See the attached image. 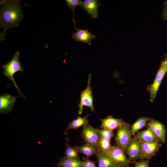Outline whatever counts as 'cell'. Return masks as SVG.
Segmentation results:
<instances>
[{
    "label": "cell",
    "instance_id": "cell-21",
    "mask_svg": "<svg viewBox=\"0 0 167 167\" xmlns=\"http://www.w3.org/2000/svg\"><path fill=\"white\" fill-rule=\"evenodd\" d=\"M66 147L64 157L68 159L80 160L78 154V152L75 148L70 145L68 143H65Z\"/></svg>",
    "mask_w": 167,
    "mask_h": 167
},
{
    "label": "cell",
    "instance_id": "cell-7",
    "mask_svg": "<svg viewBox=\"0 0 167 167\" xmlns=\"http://www.w3.org/2000/svg\"><path fill=\"white\" fill-rule=\"evenodd\" d=\"M107 155L113 161L123 167H130V165L133 163L126 157L125 151L117 146H111Z\"/></svg>",
    "mask_w": 167,
    "mask_h": 167
},
{
    "label": "cell",
    "instance_id": "cell-27",
    "mask_svg": "<svg viewBox=\"0 0 167 167\" xmlns=\"http://www.w3.org/2000/svg\"><path fill=\"white\" fill-rule=\"evenodd\" d=\"M162 16L164 21L167 20V1L164 2L163 11Z\"/></svg>",
    "mask_w": 167,
    "mask_h": 167
},
{
    "label": "cell",
    "instance_id": "cell-9",
    "mask_svg": "<svg viewBox=\"0 0 167 167\" xmlns=\"http://www.w3.org/2000/svg\"><path fill=\"white\" fill-rule=\"evenodd\" d=\"M159 142H141V160L151 159L161 146Z\"/></svg>",
    "mask_w": 167,
    "mask_h": 167
},
{
    "label": "cell",
    "instance_id": "cell-14",
    "mask_svg": "<svg viewBox=\"0 0 167 167\" xmlns=\"http://www.w3.org/2000/svg\"><path fill=\"white\" fill-rule=\"evenodd\" d=\"M100 120L101 121V123L99 128L108 129L113 131L128 124L122 118H115L110 115L108 116L106 118L101 119Z\"/></svg>",
    "mask_w": 167,
    "mask_h": 167
},
{
    "label": "cell",
    "instance_id": "cell-19",
    "mask_svg": "<svg viewBox=\"0 0 167 167\" xmlns=\"http://www.w3.org/2000/svg\"><path fill=\"white\" fill-rule=\"evenodd\" d=\"M150 119L148 117H143L139 118L131 125L130 128L132 135L135 136L140 130L146 125Z\"/></svg>",
    "mask_w": 167,
    "mask_h": 167
},
{
    "label": "cell",
    "instance_id": "cell-22",
    "mask_svg": "<svg viewBox=\"0 0 167 167\" xmlns=\"http://www.w3.org/2000/svg\"><path fill=\"white\" fill-rule=\"evenodd\" d=\"M111 140L101 137L97 145L100 152L107 155L109 152L112 146L110 144Z\"/></svg>",
    "mask_w": 167,
    "mask_h": 167
},
{
    "label": "cell",
    "instance_id": "cell-2",
    "mask_svg": "<svg viewBox=\"0 0 167 167\" xmlns=\"http://www.w3.org/2000/svg\"><path fill=\"white\" fill-rule=\"evenodd\" d=\"M20 53L19 51H17L11 60L7 64L3 65L2 68L4 70V75L12 81L15 87L17 89L19 93V96L26 98L20 92L14 77V74L17 72H24L21 66V62L19 60Z\"/></svg>",
    "mask_w": 167,
    "mask_h": 167
},
{
    "label": "cell",
    "instance_id": "cell-25",
    "mask_svg": "<svg viewBox=\"0 0 167 167\" xmlns=\"http://www.w3.org/2000/svg\"><path fill=\"white\" fill-rule=\"evenodd\" d=\"M83 167H96L95 163L93 161L89 160L88 158H86L84 157H82Z\"/></svg>",
    "mask_w": 167,
    "mask_h": 167
},
{
    "label": "cell",
    "instance_id": "cell-11",
    "mask_svg": "<svg viewBox=\"0 0 167 167\" xmlns=\"http://www.w3.org/2000/svg\"><path fill=\"white\" fill-rule=\"evenodd\" d=\"M77 31L72 33V38L76 41L86 43L91 45L92 40L96 38L95 35L92 34L87 29H82L74 27Z\"/></svg>",
    "mask_w": 167,
    "mask_h": 167
},
{
    "label": "cell",
    "instance_id": "cell-18",
    "mask_svg": "<svg viewBox=\"0 0 167 167\" xmlns=\"http://www.w3.org/2000/svg\"><path fill=\"white\" fill-rule=\"evenodd\" d=\"M56 167H83V161L80 160L61 158L57 163Z\"/></svg>",
    "mask_w": 167,
    "mask_h": 167
},
{
    "label": "cell",
    "instance_id": "cell-24",
    "mask_svg": "<svg viewBox=\"0 0 167 167\" xmlns=\"http://www.w3.org/2000/svg\"><path fill=\"white\" fill-rule=\"evenodd\" d=\"M99 131L101 137L110 140L114 136L113 130L106 129H102L101 130L99 129Z\"/></svg>",
    "mask_w": 167,
    "mask_h": 167
},
{
    "label": "cell",
    "instance_id": "cell-6",
    "mask_svg": "<svg viewBox=\"0 0 167 167\" xmlns=\"http://www.w3.org/2000/svg\"><path fill=\"white\" fill-rule=\"evenodd\" d=\"M81 136L85 143L97 146L101 137L99 129L89 124L83 126Z\"/></svg>",
    "mask_w": 167,
    "mask_h": 167
},
{
    "label": "cell",
    "instance_id": "cell-3",
    "mask_svg": "<svg viewBox=\"0 0 167 167\" xmlns=\"http://www.w3.org/2000/svg\"><path fill=\"white\" fill-rule=\"evenodd\" d=\"M167 72V54L165 59L161 63L153 83L148 85L147 88V90L149 92L150 101L151 102H152L156 98L157 92L162 79Z\"/></svg>",
    "mask_w": 167,
    "mask_h": 167
},
{
    "label": "cell",
    "instance_id": "cell-16",
    "mask_svg": "<svg viewBox=\"0 0 167 167\" xmlns=\"http://www.w3.org/2000/svg\"><path fill=\"white\" fill-rule=\"evenodd\" d=\"M78 152L85 155L87 158L93 155L97 156L100 152L98 146L85 143L81 146H75Z\"/></svg>",
    "mask_w": 167,
    "mask_h": 167
},
{
    "label": "cell",
    "instance_id": "cell-1",
    "mask_svg": "<svg viewBox=\"0 0 167 167\" xmlns=\"http://www.w3.org/2000/svg\"><path fill=\"white\" fill-rule=\"evenodd\" d=\"M20 0H2L0 2V28L3 31L0 34V41L4 39L5 32L8 29L19 25L24 18Z\"/></svg>",
    "mask_w": 167,
    "mask_h": 167
},
{
    "label": "cell",
    "instance_id": "cell-8",
    "mask_svg": "<svg viewBox=\"0 0 167 167\" xmlns=\"http://www.w3.org/2000/svg\"><path fill=\"white\" fill-rule=\"evenodd\" d=\"M125 152L130 160L135 163V161L141 158V142L134 136L127 145Z\"/></svg>",
    "mask_w": 167,
    "mask_h": 167
},
{
    "label": "cell",
    "instance_id": "cell-26",
    "mask_svg": "<svg viewBox=\"0 0 167 167\" xmlns=\"http://www.w3.org/2000/svg\"><path fill=\"white\" fill-rule=\"evenodd\" d=\"M149 161L148 160H141L139 162H135V164L134 167H149Z\"/></svg>",
    "mask_w": 167,
    "mask_h": 167
},
{
    "label": "cell",
    "instance_id": "cell-4",
    "mask_svg": "<svg viewBox=\"0 0 167 167\" xmlns=\"http://www.w3.org/2000/svg\"><path fill=\"white\" fill-rule=\"evenodd\" d=\"M91 74L88 76L87 86L86 88L81 92L80 95V102L78 105V114H81L83 112L84 106L89 107L91 111L94 112L95 109L93 105V98L92 95V88L90 86Z\"/></svg>",
    "mask_w": 167,
    "mask_h": 167
},
{
    "label": "cell",
    "instance_id": "cell-17",
    "mask_svg": "<svg viewBox=\"0 0 167 167\" xmlns=\"http://www.w3.org/2000/svg\"><path fill=\"white\" fill-rule=\"evenodd\" d=\"M89 114L83 117H78L75 120H73L68 125L64 134L67 135L69 130L72 129H77L81 126H84L88 124V117Z\"/></svg>",
    "mask_w": 167,
    "mask_h": 167
},
{
    "label": "cell",
    "instance_id": "cell-10",
    "mask_svg": "<svg viewBox=\"0 0 167 167\" xmlns=\"http://www.w3.org/2000/svg\"><path fill=\"white\" fill-rule=\"evenodd\" d=\"M160 140L164 143L166 141V129L165 126L161 122L152 118L146 124Z\"/></svg>",
    "mask_w": 167,
    "mask_h": 167
},
{
    "label": "cell",
    "instance_id": "cell-5",
    "mask_svg": "<svg viewBox=\"0 0 167 167\" xmlns=\"http://www.w3.org/2000/svg\"><path fill=\"white\" fill-rule=\"evenodd\" d=\"M132 136L128 123L118 128L115 138L117 146L125 152L126 147L132 139Z\"/></svg>",
    "mask_w": 167,
    "mask_h": 167
},
{
    "label": "cell",
    "instance_id": "cell-20",
    "mask_svg": "<svg viewBox=\"0 0 167 167\" xmlns=\"http://www.w3.org/2000/svg\"><path fill=\"white\" fill-rule=\"evenodd\" d=\"M96 156L98 162V167H113L118 164L112 160L107 155L101 152Z\"/></svg>",
    "mask_w": 167,
    "mask_h": 167
},
{
    "label": "cell",
    "instance_id": "cell-28",
    "mask_svg": "<svg viewBox=\"0 0 167 167\" xmlns=\"http://www.w3.org/2000/svg\"><path fill=\"white\" fill-rule=\"evenodd\" d=\"M123 166L120 164H118L113 167H123Z\"/></svg>",
    "mask_w": 167,
    "mask_h": 167
},
{
    "label": "cell",
    "instance_id": "cell-15",
    "mask_svg": "<svg viewBox=\"0 0 167 167\" xmlns=\"http://www.w3.org/2000/svg\"><path fill=\"white\" fill-rule=\"evenodd\" d=\"M142 142H159L160 139L152 130L147 127V129L138 131L134 136Z\"/></svg>",
    "mask_w": 167,
    "mask_h": 167
},
{
    "label": "cell",
    "instance_id": "cell-23",
    "mask_svg": "<svg viewBox=\"0 0 167 167\" xmlns=\"http://www.w3.org/2000/svg\"><path fill=\"white\" fill-rule=\"evenodd\" d=\"M82 1L79 0H66L65 2L68 7L72 11L73 14V22L74 23V27L75 26V21L74 18L75 10L77 6L80 5Z\"/></svg>",
    "mask_w": 167,
    "mask_h": 167
},
{
    "label": "cell",
    "instance_id": "cell-13",
    "mask_svg": "<svg viewBox=\"0 0 167 167\" xmlns=\"http://www.w3.org/2000/svg\"><path fill=\"white\" fill-rule=\"evenodd\" d=\"M101 3L98 0H84L80 5L86 11L92 19H96L99 16L98 8Z\"/></svg>",
    "mask_w": 167,
    "mask_h": 167
},
{
    "label": "cell",
    "instance_id": "cell-12",
    "mask_svg": "<svg viewBox=\"0 0 167 167\" xmlns=\"http://www.w3.org/2000/svg\"><path fill=\"white\" fill-rule=\"evenodd\" d=\"M18 97H15L9 94H4L0 96V112L7 114L11 112Z\"/></svg>",
    "mask_w": 167,
    "mask_h": 167
}]
</instances>
